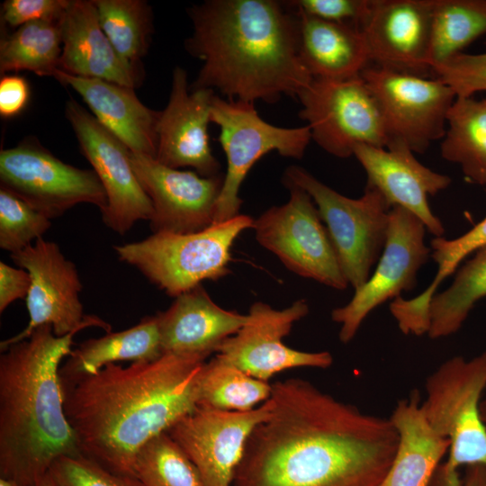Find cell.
I'll list each match as a JSON object with an SVG mask.
<instances>
[{
	"instance_id": "cell-1",
	"label": "cell",
	"mask_w": 486,
	"mask_h": 486,
	"mask_svg": "<svg viewBox=\"0 0 486 486\" xmlns=\"http://www.w3.org/2000/svg\"><path fill=\"white\" fill-rule=\"evenodd\" d=\"M273 410L249 435L232 486H379L398 433L310 382L272 384Z\"/></svg>"
},
{
	"instance_id": "cell-2",
	"label": "cell",
	"mask_w": 486,
	"mask_h": 486,
	"mask_svg": "<svg viewBox=\"0 0 486 486\" xmlns=\"http://www.w3.org/2000/svg\"><path fill=\"white\" fill-rule=\"evenodd\" d=\"M208 356L165 353L61 385L64 410L82 454L135 477L136 457L153 437L197 409Z\"/></svg>"
},
{
	"instance_id": "cell-3",
	"label": "cell",
	"mask_w": 486,
	"mask_h": 486,
	"mask_svg": "<svg viewBox=\"0 0 486 486\" xmlns=\"http://www.w3.org/2000/svg\"><path fill=\"white\" fill-rule=\"evenodd\" d=\"M190 55L202 61L194 89L267 104L298 97L313 77L300 56L299 19L288 2L207 0L188 10Z\"/></svg>"
},
{
	"instance_id": "cell-4",
	"label": "cell",
	"mask_w": 486,
	"mask_h": 486,
	"mask_svg": "<svg viewBox=\"0 0 486 486\" xmlns=\"http://www.w3.org/2000/svg\"><path fill=\"white\" fill-rule=\"evenodd\" d=\"M77 332L57 337L43 325L1 351L0 477L35 486L58 457L81 454L58 374Z\"/></svg>"
},
{
	"instance_id": "cell-5",
	"label": "cell",
	"mask_w": 486,
	"mask_h": 486,
	"mask_svg": "<svg viewBox=\"0 0 486 486\" xmlns=\"http://www.w3.org/2000/svg\"><path fill=\"white\" fill-rule=\"evenodd\" d=\"M486 391V351L465 359L453 356L432 372L425 382L423 411L431 427L450 442L446 462L431 486H462L458 469L486 468V426L480 402Z\"/></svg>"
},
{
	"instance_id": "cell-6",
	"label": "cell",
	"mask_w": 486,
	"mask_h": 486,
	"mask_svg": "<svg viewBox=\"0 0 486 486\" xmlns=\"http://www.w3.org/2000/svg\"><path fill=\"white\" fill-rule=\"evenodd\" d=\"M253 222L252 217L240 213L197 232H157L113 248L119 260L176 298L203 281L226 276L232 246L243 231L252 229Z\"/></svg>"
},
{
	"instance_id": "cell-7",
	"label": "cell",
	"mask_w": 486,
	"mask_h": 486,
	"mask_svg": "<svg viewBox=\"0 0 486 486\" xmlns=\"http://www.w3.org/2000/svg\"><path fill=\"white\" fill-rule=\"evenodd\" d=\"M283 180L311 197L349 285L361 287L383 250L392 207L373 185L366 184L361 197L349 198L298 166L287 167Z\"/></svg>"
},
{
	"instance_id": "cell-8",
	"label": "cell",
	"mask_w": 486,
	"mask_h": 486,
	"mask_svg": "<svg viewBox=\"0 0 486 486\" xmlns=\"http://www.w3.org/2000/svg\"><path fill=\"white\" fill-rule=\"evenodd\" d=\"M211 122L220 128L219 141L227 159L213 223L240 214V186L259 158L276 151L283 157L300 159L311 140L307 125L284 128L270 124L259 116L253 103L216 94L212 101Z\"/></svg>"
},
{
	"instance_id": "cell-9",
	"label": "cell",
	"mask_w": 486,
	"mask_h": 486,
	"mask_svg": "<svg viewBox=\"0 0 486 486\" xmlns=\"http://www.w3.org/2000/svg\"><path fill=\"white\" fill-rule=\"evenodd\" d=\"M299 116L311 140L330 155L346 158L358 145L386 148L383 117L361 75L347 79L313 78L297 97Z\"/></svg>"
},
{
	"instance_id": "cell-10",
	"label": "cell",
	"mask_w": 486,
	"mask_h": 486,
	"mask_svg": "<svg viewBox=\"0 0 486 486\" xmlns=\"http://www.w3.org/2000/svg\"><path fill=\"white\" fill-rule=\"evenodd\" d=\"M285 186L290 192L287 202L270 207L254 220L256 241L297 275L346 289L349 284L313 200L298 186Z\"/></svg>"
},
{
	"instance_id": "cell-11",
	"label": "cell",
	"mask_w": 486,
	"mask_h": 486,
	"mask_svg": "<svg viewBox=\"0 0 486 486\" xmlns=\"http://www.w3.org/2000/svg\"><path fill=\"white\" fill-rule=\"evenodd\" d=\"M361 76L380 106L386 147L400 143L414 153H424L432 142L444 138L447 114L456 99L447 85L436 77L370 65Z\"/></svg>"
},
{
	"instance_id": "cell-12",
	"label": "cell",
	"mask_w": 486,
	"mask_h": 486,
	"mask_svg": "<svg viewBox=\"0 0 486 486\" xmlns=\"http://www.w3.org/2000/svg\"><path fill=\"white\" fill-rule=\"evenodd\" d=\"M1 187L49 219L79 203L100 211L107 206L104 186L94 170L64 163L38 142L25 140L0 152Z\"/></svg>"
},
{
	"instance_id": "cell-13",
	"label": "cell",
	"mask_w": 486,
	"mask_h": 486,
	"mask_svg": "<svg viewBox=\"0 0 486 486\" xmlns=\"http://www.w3.org/2000/svg\"><path fill=\"white\" fill-rule=\"evenodd\" d=\"M10 256L31 275V287L25 299L30 319L23 330L0 343L1 351L26 339L43 325H50L57 337L88 327H99L111 332L108 323L96 316L84 314L79 299L82 284L78 272L55 242L40 238Z\"/></svg>"
},
{
	"instance_id": "cell-14",
	"label": "cell",
	"mask_w": 486,
	"mask_h": 486,
	"mask_svg": "<svg viewBox=\"0 0 486 486\" xmlns=\"http://www.w3.org/2000/svg\"><path fill=\"white\" fill-rule=\"evenodd\" d=\"M426 227L410 212L393 206L386 242L374 274L344 306L332 310L331 319L340 325L339 340L347 344L369 313L388 300L411 290L417 274L430 256L425 244Z\"/></svg>"
},
{
	"instance_id": "cell-15",
	"label": "cell",
	"mask_w": 486,
	"mask_h": 486,
	"mask_svg": "<svg viewBox=\"0 0 486 486\" xmlns=\"http://www.w3.org/2000/svg\"><path fill=\"white\" fill-rule=\"evenodd\" d=\"M66 116L106 193L104 223L123 235L137 221L150 220L153 205L132 168L130 150L73 99L66 104Z\"/></svg>"
},
{
	"instance_id": "cell-16",
	"label": "cell",
	"mask_w": 486,
	"mask_h": 486,
	"mask_svg": "<svg viewBox=\"0 0 486 486\" xmlns=\"http://www.w3.org/2000/svg\"><path fill=\"white\" fill-rule=\"evenodd\" d=\"M308 313L309 305L304 299L283 310L256 302L249 309L247 323L218 346L215 356L265 382L287 369L328 368L333 364L328 351H301L283 342L293 324Z\"/></svg>"
},
{
	"instance_id": "cell-17",
	"label": "cell",
	"mask_w": 486,
	"mask_h": 486,
	"mask_svg": "<svg viewBox=\"0 0 486 486\" xmlns=\"http://www.w3.org/2000/svg\"><path fill=\"white\" fill-rule=\"evenodd\" d=\"M273 407L271 398L244 412L197 407L166 432L193 462L203 486H232L249 435Z\"/></svg>"
},
{
	"instance_id": "cell-18",
	"label": "cell",
	"mask_w": 486,
	"mask_h": 486,
	"mask_svg": "<svg viewBox=\"0 0 486 486\" xmlns=\"http://www.w3.org/2000/svg\"><path fill=\"white\" fill-rule=\"evenodd\" d=\"M136 176L150 198L153 233L187 234L213 224L224 174L205 177L159 163L152 157L130 153Z\"/></svg>"
},
{
	"instance_id": "cell-19",
	"label": "cell",
	"mask_w": 486,
	"mask_h": 486,
	"mask_svg": "<svg viewBox=\"0 0 486 486\" xmlns=\"http://www.w3.org/2000/svg\"><path fill=\"white\" fill-rule=\"evenodd\" d=\"M434 0H372L360 30L374 66L425 76L431 71Z\"/></svg>"
},
{
	"instance_id": "cell-20",
	"label": "cell",
	"mask_w": 486,
	"mask_h": 486,
	"mask_svg": "<svg viewBox=\"0 0 486 486\" xmlns=\"http://www.w3.org/2000/svg\"><path fill=\"white\" fill-rule=\"evenodd\" d=\"M213 96L212 89L189 92L186 71L175 68L169 100L158 122L155 159L172 168L192 167L205 177L221 174L209 144Z\"/></svg>"
},
{
	"instance_id": "cell-21",
	"label": "cell",
	"mask_w": 486,
	"mask_h": 486,
	"mask_svg": "<svg viewBox=\"0 0 486 486\" xmlns=\"http://www.w3.org/2000/svg\"><path fill=\"white\" fill-rule=\"evenodd\" d=\"M354 156L366 173L367 184L378 189L392 207L410 212L435 238L443 236L445 228L432 212L428 198L450 185L448 176L425 166L400 143L386 148L361 144Z\"/></svg>"
},
{
	"instance_id": "cell-22",
	"label": "cell",
	"mask_w": 486,
	"mask_h": 486,
	"mask_svg": "<svg viewBox=\"0 0 486 486\" xmlns=\"http://www.w3.org/2000/svg\"><path fill=\"white\" fill-rule=\"evenodd\" d=\"M58 26L62 42L60 70L131 88L140 84L141 69L127 64L117 54L100 26L93 0H69Z\"/></svg>"
},
{
	"instance_id": "cell-23",
	"label": "cell",
	"mask_w": 486,
	"mask_h": 486,
	"mask_svg": "<svg viewBox=\"0 0 486 486\" xmlns=\"http://www.w3.org/2000/svg\"><path fill=\"white\" fill-rule=\"evenodd\" d=\"M158 318L163 354L210 356L247 323L248 315L221 308L200 284L176 296Z\"/></svg>"
},
{
	"instance_id": "cell-24",
	"label": "cell",
	"mask_w": 486,
	"mask_h": 486,
	"mask_svg": "<svg viewBox=\"0 0 486 486\" xmlns=\"http://www.w3.org/2000/svg\"><path fill=\"white\" fill-rule=\"evenodd\" d=\"M53 77L73 88L96 120L131 152L156 158L160 112L144 105L134 88L69 75L60 69L54 72Z\"/></svg>"
},
{
	"instance_id": "cell-25",
	"label": "cell",
	"mask_w": 486,
	"mask_h": 486,
	"mask_svg": "<svg viewBox=\"0 0 486 486\" xmlns=\"http://www.w3.org/2000/svg\"><path fill=\"white\" fill-rule=\"evenodd\" d=\"M418 390L400 400L389 418L399 436L391 467L379 486H431L450 442L429 424Z\"/></svg>"
},
{
	"instance_id": "cell-26",
	"label": "cell",
	"mask_w": 486,
	"mask_h": 486,
	"mask_svg": "<svg viewBox=\"0 0 486 486\" xmlns=\"http://www.w3.org/2000/svg\"><path fill=\"white\" fill-rule=\"evenodd\" d=\"M293 9L299 19L300 56L313 78H352L370 65L366 42L359 28Z\"/></svg>"
},
{
	"instance_id": "cell-27",
	"label": "cell",
	"mask_w": 486,
	"mask_h": 486,
	"mask_svg": "<svg viewBox=\"0 0 486 486\" xmlns=\"http://www.w3.org/2000/svg\"><path fill=\"white\" fill-rule=\"evenodd\" d=\"M163 355L158 314L143 318L136 326L119 332H107L72 349L59 367L60 384L96 374L116 362H150Z\"/></svg>"
},
{
	"instance_id": "cell-28",
	"label": "cell",
	"mask_w": 486,
	"mask_h": 486,
	"mask_svg": "<svg viewBox=\"0 0 486 486\" xmlns=\"http://www.w3.org/2000/svg\"><path fill=\"white\" fill-rule=\"evenodd\" d=\"M440 151L443 158L460 166L469 182L486 185V98L456 97Z\"/></svg>"
},
{
	"instance_id": "cell-29",
	"label": "cell",
	"mask_w": 486,
	"mask_h": 486,
	"mask_svg": "<svg viewBox=\"0 0 486 486\" xmlns=\"http://www.w3.org/2000/svg\"><path fill=\"white\" fill-rule=\"evenodd\" d=\"M486 298V247L456 272L451 285L430 300L428 336L432 339L457 332L475 303Z\"/></svg>"
},
{
	"instance_id": "cell-30",
	"label": "cell",
	"mask_w": 486,
	"mask_h": 486,
	"mask_svg": "<svg viewBox=\"0 0 486 486\" xmlns=\"http://www.w3.org/2000/svg\"><path fill=\"white\" fill-rule=\"evenodd\" d=\"M62 52L58 22L37 21L25 23L1 40L0 72L28 70L51 76L59 69Z\"/></svg>"
},
{
	"instance_id": "cell-31",
	"label": "cell",
	"mask_w": 486,
	"mask_h": 486,
	"mask_svg": "<svg viewBox=\"0 0 486 486\" xmlns=\"http://www.w3.org/2000/svg\"><path fill=\"white\" fill-rule=\"evenodd\" d=\"M486 33V0H434L430 68Z\"/></svg>"
},
{
	"instance_id": "cell-32",
	"label": "cell",
	"mask_w": 486,
	"mask_h": 486,
	"mask_svg": "<svg viewBox=\"0 0 486 486\" xmlns=\"http://www.w3.org/2000/svg\"><path fill=\"white\" fill-rule=\"evenodd\" d=\"M272 393V384L255 378L218 356L205 363L197 407L227 411H249Z\"/></svg>"
},
{
	"instance_id": "cell-33",
	"label": "cell",
	"mask_w": 486,
	"mask_h": 486,
	"mask_svg": "<svg viewBox=\"0 0 486 486\" xmlns=\"http://www.w3.org/2000/svg\"><path fill=\"white\" fill-rule=\"evenodd\" d=\"M100 26L117 54L140 68L153 31L151 8L142 0H93Z\"/></svg>"
},
{
	"instance_id": "cell-34",
	"label": "cell",
	"mask_w": 486,
	"mask_h": 486,
	"mask_svg": "<svg viewBox=\"0 0 486 486\" xmlns=\"http://www.w3.org/2000/svg\"><path fill=\"white\" fill-rule=\"evenodd\" d=\"M486 247V216L464 234L453 239L443 237L430 241V256L437 265L429 286L415 298H400L395 305L399 319L407 326L421 328L428 324V309L431 298L442 281L452 274L471 254Z\"/></svg>"
},
{
	"instance_id": "cell-35",
	"label": "cell",
	"mask_w": 486,
	"mask_h": 486,
	"mask_svg": "<svg viewBox=\"0 0 486 486\" xmlns=\"http://www.w3.org/2000/svg\"><path fill=\"white\" fill-rule=\"evenodd\" d=\"M135 477L143 486H203L196 467L167 432L140 448Z\"/></svg>"
},
{
	"instance_id": "cell-36",
	"label": "cell",
	"mask_w": 486,
	"mask_h": 486,
	"mask_svg": "<svg viewBox=\"0 0 486 486\" xmlns=\"http://www.w3.org/2000/svg\"><path fill=\"white\" fill-rule=\"evenodd\" d=\"M50 219L6 189L0 188V248L11 254L40 238Z\"/></svg>"
},
{
	"instance_id": "cell-37",
	"label": "cell",
	"mask_w": 486,
	"mask_h": 486,
	"mask_svg": "<svg viewBox=\"0 0 486 486\" xmlns=\"http://www.w3.org/2000/svg\"><path fill=\"white\" fill-rule=\"evenodd\" d=\"M48 475L53 486H143L136 477L113 472L82 454L58 457Z\"/></svg>"
},
{
	"instance_id": "cell-38",
	"label": "cell",
	"mask_w": 486,
	"mask_h": 486,
	"mask_svg": "<svg viewBox=\"0 0 486 486\" xmlns=\"http://www.w3.org/2000/svg\"><path fill=\"white\" fill-rule=\"evenodd\" d=\"M431 72L455 94L456 97H472L486 91V52L459 53L434 65Z\"/></svg>"
},
{
	"instance_id": "cell-39",
	"label": "cell",
	"mask_w": 486,
	"mask_h": 486,
	"mask_svg": "<svg viewBox=\"0 0 486 486\" xmlns=\"http://www.w3.org/2000/svg\"><path fill=\"white\" fill-rule=\"evenodd\" d=\"M288 4L308 15L360 28L370 11L372 0H296Z\"/></svg>"
},
{
	"instance_id": "cell-40",
	"label": "cell",
	"mask_w": 486,
	"mask_h": 486,
	"mask_svg": "<svg viewBox=\"0 0 486 486\" xmlns=\"http://www.w3.org/2000/svg\"><path fill=\"white\" fill-rule=\"evenodd\" d=\"M68 4L69 0H6L3 18L12 27L37 21L58 22Z\"/></svg>"
},
{
	"instance_id": "cell-41",
	"label": "cell",
	"mask_w": 486,
	"mask_h": 486,
	"mask_svg": "<svg viewBox=\"0 0 486 486\" xmlns=\"http://www.w3.org/2000/svg\"><path fill=\"white\" fill-rule=\"evenodd\" d=\"M31 283V275L25 269L0 262V312L14 301L26 299Z\"/></svg>"
},
{
	"instance_id": "cell-42",
	"label": "cell",
	"mask_w": 486,
	"mask_h": 486,
	"mask_svg": "<svg viewBox=\"0 0 486 486\" xmlns=\"http://www.w3.org/2000/svg\"><path fill=\"white\" fill-rule=\"evenodd\" d=\"M29 99L27 81L17 75L4 76L0 81V114L10 118L19 114Z\"/></svg>"
},
{
	"instance_id": "cell-43",
	"label": "cell",
	"mask_w": 486,
	"mask_h": 486,
	"mask_svg": "<svg viewBox=\"0 0 486 486\" xmlns=\"http://www.w3.org/2000/svg\"><path fill=\"white\" fill-rule=\"evenodd\" d=\"M462 486H486V468L482 465L467 466Z\"/></svg>"
},
{
	"instance_id": "cell-44",
	"label": "cell",
	"mask_w": 486,
	"mask_h": 486,
	"mask_svg": "<svg viewBox=\"0 0 486 486\" xmlns=\"http://www.w3.org/2000/svg\"><path fill=\"white\" fill-rule=\"evenodd\" d=\"M480 413L482 418V421L484 422L486 426V393L482 396V400L480 402Z\"/></svg>"
},
{
	"instance_id": "cell-45",
	"label": "cell",
	"mask_w": 486,
	"mask_h": 486,
	"mask_svg": "<svg viewBox=\"0 0 486 486\" xmlns=\"http://www.w3.org/2000/svg\"><path fill=\"white\" fill-rule=\"evenodd\" d=\"M0 486H22V485L13 480L0 477Z\"/></svg>"
},
{
	"instance_id": "cell-46",
	"label": "cell",
	"mask_w": 486,
	"mask_h": 486,
	"mask_svg": "<svg viewBox=\"0 0 486 486\" xmlns=\"http://www.w3.org/2000/svg\"><path fill=\"white\" fill-rule=\"evenodd\" d=\"M35 486H53L49 475L47 474V476L45 478H43L37 485Z\"/></svg>"
}]
</instances>
